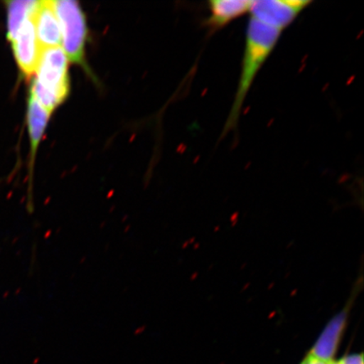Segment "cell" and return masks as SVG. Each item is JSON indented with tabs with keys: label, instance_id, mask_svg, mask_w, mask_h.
Returning a JSON list of instances; mask_svg holds the SVG:
<instances>
[{
	"label": "cell",
	"instance_id": "cell-1",
	"mask_svg": "<svg viewBox=\"0 0 364 364\" xmlns=\"http://www.w3.org/2000/svg\"><path fill=\"white\" fill-rule=\"evenodd\" d=\"M282 31L250 18L247 35H245L237 89H236L234 101L222 136L237 129L244 104L250 90L264 63L267 62L279 43Z\"/></svg>",
	"mask_w": 364,
	"mask_h": 364
},
{
	"label": "cell",
	"instance_id": "cell-2",
	"mask_svg": "<svg viewBox=\"0 0 364 364\" xmlns=\"http://www.w3.org/2000/svg\"><path fill=\"white\" fill-rule=\"evenodd\" d=\"M31 93L51 114L68 95V58L61 47L42 50Z\"/></svg>",
	"mask_w": 364,
	"mask_h": 364
},
{
	"label": "cell",
	"instance_id": "cell-3",
	"mask_svg": "<svg viewBox=\"0 0 364 364\" xmlns=\"http://www.w3.org/2000/svg\"><path fill=\"white\" fill-rule=\"evenodd\" d=\"M53 6L60 26L63 51L70 60L83 65L87 27L79 3L58 0L53 1Z\"/></svg>",
	"mask_w": 364,
	"mask_h": 364
},
{
	"label": "cell",
	"instance_id": "cell-4",
	"mask_svg": "<svg viewBox=\"0 0 364 364\" xmlns=\"http://www.w3.org/2000/svg\"><path fill=\"white\" fill-rule=\"evenodd\" d=\"M311 3L309 0H257L252 3L250 18L283 33Z\"/></svg>",
	"mask_w": 364,
	"mask_h": 364
},
{
	"label": "cell",
	"instance_id": "cell-5",
	"mask_svg": "<svg viewBox=\"0 0 364 364\" xmlns=\"http://www.w3.org/2000/svg\"><path fill=\"white\" fill-rule=\"evenodd\" d=\"M11 43L16 60L23 74L26 76L35 74L41 50L36 38L33 16L23 23Z\"/></svg>",
	"mask_w": 364,
	"mask_h": 364
},
{
	"label": "cell",
	"instance_id": "cell-6",
	"mask_svg": "<svg viewBox=\"0 0 364 364\" xmlns=\"http://www.w3.org/2000/svg\"><path fill=\"white\" fill-rule=\"evenodd\" d=\"M33 20L41 51L46 48L60 47L61 30L54 10L53 1H38Z\"/></svg>",
	"mask_w": 364,
	"mask_h": 364
},
{
	"label": "cell",
	"instance_id": "cell-7",
	"mask_svg": "<svg viewBox=\"0 0 364 364\" xmlns=\"http://www.w3.org/2000/svg\"><path fill=\"white\" fill-rule=\"evenodd\" d=\"M347 320V311L340 312L332 318L309 353V356L326 363L334 362L333 358L343 335Z\"/></svg>",
	"mask_w": 364,
	"mask_h": 364
},
{
	"label": "cell",
	"instance_id": "cell-8",
	"mask_svg": "<svg viewBox=\"0 0 364 364\" xmlns=\"http://www.w3.org/2000/svg\"><path fill=\"white\" fill-rule=\"evenodd\" d=\"M252 3L250 0H211L208 3V28L212 33L224 28L231 22L250 13Z\"/></svg>",
	"mask_w": 364,
	"mask_h": 364
},
{
	"label": "cell",
	"instance_id": "cell-9",
	"mask_svg": "<svg viewBox=\"0 0 364 364\" xmlns=\"http://www.w3.org/2000/svg\"><path fill=\"white\" fill-rule=\"evenodd\" d=\"M50 113L46 111L33 94H30L28 101V130L31 139V151L34 154L42 140L46 127H47Z\"/></svg>",
	"mask_w": 364,
	"mask_h": 364
},
{
	"label": "cell",
	"instance_id": "cell-10",
	"mask_svg": "<svg viewBox=\"0 0 364 364\" xmlns=\"http://www.w3.org/2000/svg\"><path fill=\"white\" fill-rule=\"evenodd\" d=\"M7 38L10 42L16 38L21 25L33 15L38 1L16 0L8 2Z\"/></svg>",
	"mask_w": 364,
	"mask_h": 364
},
{
	"label": "cell",
	"instance_id": "cell-11",
	"mask_svg": "<svg viewBox=\"0 0 364 364\" xmlns=\"http://www.w3.org/2000/svg\"><path fill=\"white\" fill-rule=\"evenodd\" d=\"M341 364H363V355L354 354L340 360Z\"/></svg>",
	"mask_w": 364,
	"mask_h": 364
},
{
	"label": "cell",
	"instance_id": "cell-12",
	"mask_svg": "<svg viewBox=\"0 0 364 364\" xmlns=\"http://www.w3.org/2000/svg\"><path fill=\"white\" fill-rule=\"evenodd\" d=\"M301 364H331V363H326L324 362H321L320 360H317V359L314 358L309 356V355H308V356L306 358V359H304V360L303 361V363Z\"/></svg>",
	"mask_w": 364,
	"mask_h": 364
},
{
	"label": "cell",
	"instance_id": "cell-13",
	"mask_svg": "<svg viewBox=\"0 0 364 364\" xmlns=\"http://www.w3.org/2000/svg\"><path fill=\"white\" fill-rule=\"evenodd\" d=\"M331 364H341L340 361L339 362H332Z\"/></svg>",
	"mask_w": 364,
	"mask_h": 364
}]
</instances>
